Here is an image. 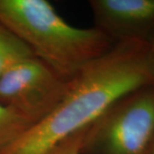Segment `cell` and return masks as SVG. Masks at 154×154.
I'll list each match as a JSON object with an SVG mask.
<instances>
[{"instance_id": "obj_1", "label": "cell", "mask_w": 154, "mask_h": 154, "mask_svg": "<svg viewBox=\"0 0 154 154\" xmlns=\"http://www.w3.org/2000/svg\"><path fill=\"white\" fill-rule=\"evenodd\" d=\"M150 85H154V75L149 42H116L69 81L64 96L44 119L2 146L0 154H45L90 126L122 97Z\"/></svg>"}, {"instance_id": "obj_2", "label": "cell", "mask_w": 154, "mask_h": 154, "mask_svg": "<svg viewBox=\"0 0 154 154\" xmlns=\"http://www.w3.org/2000/svg\"><path fill=\"white\" fill-rule=\"evenodd\" d=\"M0 23L66 81L116 43L94 27L72 26L46 0H0Z\"/></svg>"}, {"instance_id": "obj_3", "label": "cell", "mask_w": 154, "mask_h": 154, "mask_svg": "<svg viewBox=\"0 0 154 154\" xmlns=\"http://www.w3.org/2000/svg\"><path fill=\"white\" fill-rule=\"evenodd\" d=\"M154 131V85L122 97L88 127L81 154H146Z\"/></svg>"}, {"instance_id": "obj_4", "label": "cell", "mask_w": 154, "mask_h": 154, "mask_svg": "<svg viewBox=\"0 0 154 154\" xmlns=\"http://www.w3.org/2000/svg\"><path fill=\"white\" fill-rule=\"evenodd\" d=\"M69 81L34 56L18 61L0 76V102L32 126L44 119L64 96Z\"/></svg>"}, {"instance_id": "obj_5", "label": "cell", "mask_w": 154, "mask_h": 154, "mask_svg": "<svg viewBox=\"0 0 154 154\" xmlns=\"http://www.w3.org/2000/svg\"><path fill=\"white\" fill-rule=\"evenodd\" d=\"M94 28L114 42L142 40L154 35V0H91Z\"/></svg>"}, {"instance_id": "obj_6", "label": "cell", "mask_w": 154, "mask_h": 154, "mask_svg": "<svg viewBox=\"0 0 154 154\" xmlns=\"http://www.w3.org/2000/svg\"><path fill=\"white\" fill-rule=\"evenodd\" d=\"M33 56L26 45L0 23V76L18 61Z\"/></svg>"}, {"instance_id": "obj_7", "label": "cell", "mask_w": 154, "mask_h": 154, "mask_svg": "<svg viewBox=\"0 0 154 154\" xmlns=\"http://www.w3.org/2000/svg\"><path fill=\"white\" fill-rule=\"evenodd\" d=\"M32 124L23 116L0 102V140L5 146L17 139Z\"/></svg>"}, {"instance_id": "obj_8", "label": "cell", "mask_w": 154, "mask_h": 154, "mask_svg": "<svg viewBox=\"0 0 154 154\" xmlns=\"http://www.w3.org/2000/svg\"><path fill=\"white\" fill-rule=\"evenodd\" d=\"M88 128V127L73 134L57 144L45 154H81L83 139Z\"/></svg>"}, {"instance_id": "obj_9", "label": "cell", "mask_w": 154, "mask_h": 154, "mask_svg": "<svg viewBox=\"0 0 154 154\" xmlns=\"http://www.w3.org/2000/svg\"><path fill=\"white\" fill-rule=\"evenodd\" d=\"M149 57H150L151 67L154 74V35L151 39V41L149 42Z\"/></svg>"}, {"instance_id": "obj_10", "label": "cell", "mask_w": 154, "mask_h": 154, "mask_svg": "<svg viewBox=\"0 0 154 154\" xmlns=\"http://www.w3.org/2000/svg\"><path fill=\"white\" fill-rule=\"evenodd\" d=\"M146 154H154V131L152 133V138H151L148 148H147V151H146Z\"/></svg>"}, {"instance_id": "obj_11", "label": "cell", "mask_w": 154, "mask_h": 154, "mask_svg": "<svg viewBox=\"0 0 154 154\" xmlns=\"http://www.w3.org/2000/svg\"><path fill=\"white\" fill-rule=\"evenodd\" d=\"M5 146V143H4L2 140H0V148H1L2 146Z\"/></svg>"}]
</instances>
